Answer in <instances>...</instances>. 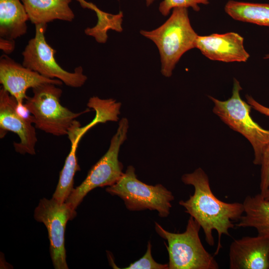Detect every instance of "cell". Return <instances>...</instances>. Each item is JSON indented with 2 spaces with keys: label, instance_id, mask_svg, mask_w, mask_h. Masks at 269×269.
Segmentation results:
<instances>
[{
  "label": "cell",
  "instance_id": "obj_1",
  "mask_svg": "<svg viewBox=\"0 0 269 269\" xmlns=\"http://www.w3.org/2000/svg\"><path fill=\"white\" fill-rule=\"evenodd\" d=\"M181 180L186 185L194 188V193L179 204L199 224L203 229L205 241L211 246L214 245L213 231L218 234V243L215 255L222 248V235L230 236L229 231L235 226L234 221H238L244 214L243 203H227L218 199L213 193L208 175L200 167L193 172L183 174Z\"/></svg>",
  "mask_w": 269,
  "mask_h": 269
},
{
  "label": "cell",
  "instance_id": "obj_2",
  "mask_svg": "<svg viewBox=\"0 0 269 269\" xmlns=\"http://www.w3.org/2000/svg\"><path fill=\"white\" fill-rule=\"evenodd\" d=\"M140 33L152 41L160 56L161 73L166 77L172 75L176 64L187 51L195 48L198 34L192 28L187 8L173 9L169 18L157 28Z\"/></svg>",
  "mask_w": 269,
  "mask_h": 269
},
{
  "label": "cell",
  "instance_id": "obj_3",
  "mask_svg": "<svg viewBox=\"0 0 269 269\" xmlns=\"http://www.w3.org/2000/svg\"><path fill=\"white\" fill-rule=\"evenodd\" d=\"M51 83H45L32 89L33 95L24 105L33 117L35 127L55 136L67 135L76 119L90 111L74 112L60 103L62 90Z\"/></svg>",
  "mask_w": 269,
  "mask_h": 269
},
{
  "label": "cell",
  "instance_id": "obj_4",
  "mask_svg": "<svg viewBox=\"0 0 269 269\" xmlns=\"http://www.w3.org/2000/svg\"><path fill=\"white\" fill-rule=\"evenodd\" d=\"M201 226L190 216L185 231L182 233L168 232L155 222L158 235L166 240L169 256L168 269H218L214 257L203 246L199 237Z\"/></svg>",
  "mask_w": 269,
  "mask_h": 269
},
{
  "label": "cell",
  "instance_id": "obj_5",
  "mask_svg": "<svg viewBox=\"0 0 269 269\" xmlns=\"http://www.w3.org/2000/svg\"><path fill=\"white\" fill-rule=\"evenodd\" d=\"M242 90L239 81L234 79L232 96L225 101L208 97L214 104L213 113L226 125L239 133L251 144L254 152L253 163L260 165L263 152L269 142V130L256 123L251 116L252 107L240 96Z\"/></svg>",
  "mask_w": 269,
  "mask_h": 269
},
{
  "label": "cell",
  "instance_id": "obj_6",
  "mask_svg": "<svg viewBox=\"0 0 269 269\" xmlns=\"http://www.w3.org/2000/svg\"><path fill=\"white\" fill-rule=\"evenodd\" d=\"M106 191L121 198L131 211L154 210L163 218L170 214L171 202L174 199L172 192L162 184L151 185L140 181L132 165L128 166L117 182L108 186Z\"/></svg>",
  "mask_w": 269,
  "mask_h": 269
},
{
  "label": "cell",
  "instance_id": "obj_7",
  "mask_svg": "<svg viewBox=\"0 0 269 269\" xmlns=\"http://www.w3.org/2000/svg\"><path fill=\"white\" fill-rule=\"evenodd\" d=\"M128 128V119H122L107 152L92 166L85 180L73 189L65 201L73 210H75L90 191L97 187L112 186L122 176L123 165L119 160V153L121 146L127 139Z\"/></svg>",
  "mask_w": 269,
  "mask_h": 269
},
{
  "label": "cell",
  "instance_id": "obj_8",
  "mask_svg": "<svg viewBox=\"0 0 269 269\" xmlns=\"http://www.w3.org/2000/svg\"><path fill=\"white\" fill-rule=\"evenodd\" d=\"M34 37L30 39L22 53V64L42 76L61 80L67 86L82 87L87 80L81 66L77 67L74 72L63 69L56 61V51L48 44L45 37L47 24L35 25Z\"/></svg>",
  "mask_w": 269,
  "mask_h": 269
},
{
  "label": "cell",
  "instance_id": "obj_9",
  "mask_svg": "<svg viewBox=\"0 0 269 269\" xmlns=\"http://www.w3.org/2000/svg\"><path fill=\"white\" fill-rule=\"evenodd\" d=\"M76 216L66 203H60L54 198L40 200L34 211V218L45 226L49 240L50 255L55 269H68L65 248V232L69 220Z\"/></svg>",
  "mask_w": 269,
  "mask_h": 269
},
{
  "label": "cell",
  "instance_id": "obj_10",
  "mask_svg": "<svg viewBox=\"0 0 269 269\" xmlns=\"http://www.w3.org/2000/svg\"><path fill=\"white\" fill-rule=\"evenodd\" d=\"M17 103L2 87L0 90V137L10 131L16 134L20 141L13 143L15 150L20 154L34 155L37 141L33 117L26 118L16 109Z\"/></svg>",
  "mask_w": 269,
  "mask_h": 269
},
{
  "label": "cell",
  "instance_id": "obj_11",
  "mask_svg": "<svg viewBox=\"0 0 269 269\" xmlns=\"http://www.w3.org/2000/svg\"><path fill=\"white\" fill-rule=\"evenodd\" d=\"M0 83L20 105L27 98L28 89L45 83L60 86L63 83L59 79L45 77L4 54L0 59Z\"/></svg>",
  "mask_w": 269,
  "mask_h": 269
},
{
  "label": "cell",
  "instance_id": "obj_12",
  "mask_svg": "<svg viewBox=\"0 0 269 269\" xmlns=\"http://www.w3.org/2000/svg\"><path fill=\"white\" fill-rule=\"evenodd\" d=\"M195 48L212 60L246 62L250 57L244 46V38L233 32L205 36L198 35Z\"/></svg>",
  "mask_w": 269,
  "mask_h": 269
},
{
  "label": "cell",
  "instance_id": "obj_13",
  "mask_svg": "<svg viewBox=\"0 0 269 269\" xmlns=\"http://www.w3.org/2000/svg\"><path fill=\"white\" fill-rule=\"evenodd\" d=\"M229 256L230 269H269V239L258 235L235 239Z\"/></svg>",
  "mask_w": 269,
  "mask_h": 269
},
{
  "label": "cell",
  "instance_id": "obj_14",
  "mask_svg": "<svg viewBox=\"0 0 269 269\" xmlns=\"http://www.w3.org/2000/svg\"><path fill=\"white\" fill-rule=\"evenodd\" d=\"M29 20L34 25L58 19L71 22L75 14L70 7L72 0H21Z\"/></svg>",
  "mask_w": 269,
  "mask_h": 269
},
{
  "label": "cell",
  "instance_id": "obj_15",
  "mask_svg": "<svg viewBox=\"0 0 269 269\" xmlns=\"http://www.w3.org/2000/svg\"><path fill=\"white\" fill-rule=\"evenodd\" d=\"M21 0H0V37L14 40L27 32L29 20Z\"/></svg>",
  "mask_w": 269,
  "mask_h": 269
},
{
  "label": "cell",
  "instance_id": "obj_16",
  "mask_svg": "<svg viewBox=\"0 0 269 269\" xmlns=\"http://www.w3.org/2000/svg\"><path fill=\"white\" fill-rule=\"evenodd\" d=\"M243 204L244 213L236 226L254 228L258 235L269 239V201L260 193L247 196Z\"/></svg>",
  "mask_w": 269,
  "mask_h": 269
},
{
  "label": "cell",
  "instance_id": "obj_17",
  "mask_svg": "<svg viewBox=\"0 0 269 269\" xmlns=\"http://www.w3.org/2000/svg\"><path fill=\"white\" fill-rule=\"evenodd\" d=\"M225 12L235 20L269 27V3L229 0Z\"/></svg>",
  "mask_w": 269,
  "mask_h": 269
},
{
  "label": "cell",
  "instance_id": "obj_18",
  "mask_svg": "<svg viewBox=\"0 0 269 269\" xmlns=\"http://www.w3.org/2000/svg\"><path fill=\"white\" fill-rule=\"evenodd\" d=\"M121 105L113 99H102L97 96L90 98L87 106L95 111V117L86 126L82 128L81 126H77L75 129L76 136L81 139L89 129L99 123L118 121Z\"/></svg>",
  "mask_w": 269,
  "mask_h": 269
},
{
  "label": "cell",
  "instance_id": "obj_19",
  "mask_svg": "<svg viewBox=\"0 0 269 269\" xmlns=\"http://www.w3.org/2000/svg\"><path fill=\"white\" fill-rule=\"evenodd\" d=\"M78 143L71 144L70 151L60 171L59 181L52 198L60 203H65L74 188V178L75 173L80 170L76 156Z\"/></svg>",
  "mask_w": 269,
  "mask_h": 269
},
{
  "label": "cell",
  "instance_id": "obj_20",
  "mask_svg": "<svg viewBox=\"0 0 269 269\" xmlns=\"http://www.w3.org/2000/svg\"><path fill=\"white\" fill-rule=\"evenodd\" d=\"M90 9L96 12L98 21L94 27L86 28L85 33L94 37L97 42L104 43L107 42L109 30L120 32L123 31L122 24L124 15L122 11L115 14L107 13L92 2Z\"/></svg>",
  "mask_w": 269,
  "mask_h": 269
},
{
  "label": "cell",
  "instance_id": "obj_21",
  "mask_svg": "<svg viewBox=\"0 0 269 269\" xmlns=\"http://www.w3.org/2000/svg\"><path fill=\"white\" fill-rule=\"evenodd\" d=\"M208 0H163L159 4V11L164 16H167L173 8L191 7L198 11L200 9L199 4H208Z\"/></svg>",
  "mask_w": 269,
  "mask_h": 269
},
{
  "label": "cell",
  "instance_id": "obj_22",
  "mask_svg": "<svg viewBox=\"0 0 269 269\" xmlns=\"http://www.w3.org/2000/svg\"><path fill=\"white\" fill-rule=\"evenodd\" d=\"M125 269H168V264H161L157 263L151 255V244L148 242L146 252L138 260L124 268Z\"/></svg>",
  "mask_w": 269,
  "mask_h": 269
},
{
  "label": "cell",
  "instance_id": "obj_23",
  "mask_svg": "<svg viewBox=\"0 0 269 269\" xmlns=\"http://www.w3.org/2000/svg\"><path fill=\"white\" fill-rule=\"evenodd\" d=\"M260 165V194L263 195L269 187V142L266 146L262 157Z\"/></svg>",
  "mask_w": 269,
  "mask_h": 269
},
{
  "label": "cell",
  "instance_id": "obj_24",
  "mask_svg": "<svg viewBox=\"0 0 269 269\" xmlns=\"http://www.w3.org/2000/svg\"><path fill=\"white\" fill-rule=\"evenodd\" d=\"M246 98L247 103L251 105L252 108L269 117V107L264 106L259 103L250 95H246Z\"/></svg>",
  "mask_w": 269,
  "mask_h": 269
},
{
  "label": "cell",
  "instance_id": "obj_25",
  "mask_svg": "<svg viewBox=\"0 0 269 269\" xmlns=\"http://www.w3.org/2000/svg\"><path fill=\"white\" fill-rule=\"evenodd\" d=\"M14 40L0 38V48L5 53H11L14 49Z\"/></svg>",
  "mask_w": 269,
  "mask_h": 269
},
{
  "label": "cell",
  "instance_id": "obj_26",
  "mask_svg": "<svg viewBox=\"0 0 269 269\" xmlns=\"http://www.w3.org/2000/svg\"><path fill=\"white\" fill-rule=\"evenodd\" d=\"M81 4V6L83 8H88L89 5V2L86 1L85 0H76Z\"/></svg>",
  "mask_w": 269,
  "mask_h": 269
},
{
  "label": "cell",
  "instance_id": "obj_27",
  "mask_svg": "<svg viewBox=\"0 0 269 269\" xmlns=\"http://www.w3.org/2000/svg\"><path fill=\"white\" fill-rule=\"evenodd\" d=\"M263 196L267 200L269 201V187Z\"/></svg>",
  "mask_w": 269,
  "mask_h": 269
},
{
  "label": "cell",
  "instance_id": "obj_28",
  "mask_svg": "<svg viewBox=\"0 0 269 269\" xmlns=\"http://www.w3.org/2000/svg\"><path fill=\"white\" fill-rule=\"evenodd\" d=\"M155 0H146V4L147 6L151 4Z\"/></svg>",
  "mask_w": 269,
  "mask_h": 269
},
{
  "label": "cell",
  "instance_id": "obj_29",
  "mask_svg": "<svg viewBox=\"0 0 269 269\" xmlns=\"http://www.w3.org/2000/svg\"><path fill=\"white\" fill-rule=\"evenodd\" d=\"M264 59H269V54H266V55L264 57Z\"/></svg>",
  "mask_w": 269,
  "mask_h": 269
}]
</instances>
